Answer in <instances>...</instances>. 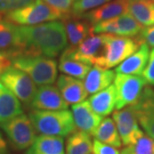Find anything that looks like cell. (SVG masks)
Wrapping results in <instances>:
<instances>
[{
	"instance_id": "37",
	"label": "cell",
	"mask_w": 154,
	"mask_h": 154,
	"mask_svg": "<svg viewBox=\"0 0 154 154\" xmlns=\"http://www.w3.org/2000/svg\"><path fill=\"white\" fill-rule=\"evenodd\" d=\"M152 1H154V0H152Z\"/></svg>"
},
{
	"instance_id": "22",
	"label": "cell",
	"mask_w": 154,
	"mask_h": 154,
	"mask_svg": "<svg viewBox=\"0 0 154 154\" xmlns=\"http://www.w3.org/2000/svg\"><path fill=\"white\" fill-rule=\"evenodd\" d=\"M128 13L145 27L154 25V1L129 0Z\"/></svg>"
},
{
	"instance_id": "33",
	"label": "cell",
	"mask_w": 154,
	"mask_h": 154,
	"mask_svg": "<svg viewBox=\"0 0 154 154\" xmlns=\"http://www.w3.org/2000/svg\"><path fill=\"white\" fill-rule=\"evenodd\" d=\"M137 38L142 43H146L148 46L154 47V25L143 28Z\"/></svg>"
},
{
	"instance_id": "28",
	"label": "cell",
	"mask_w": 154,
	"mask_h": 154,
	"mask_svg": "<svg viewBox=\"0 0 154 154\" xmlns=\"http://www.w3.org/2000/svg\"><path fill=\"white\" fill-rule=\"evenodd\" d=\"M111 0H75L72 7V16L80 17L82 14L94 10Z\"/></svg>"
},
{
	"instance_id": "32",
	"label": "cell",
	"mask_w": 154,
	"mask_h": 154,
	"mask_svg": "<svg viewBox=\"0 0 154 154\" xmlns=\"http://www.w3.org/2000/svg\"><path fill=\"white\" fill-rule=\"evenodd\" d=\"M94 154H120L118 148L111 146L105 143H102L97 140H94V147H93Z\"/></svg>"
},
{
	"instance_id": "21",
	"label": "cell",
	"mask_w": 154,
	"mask_h": 154,
	"mask_svg": "<svg viewBox=\"0 0 154 154\" xmlns=\"http://www.w3.org/2000/svg\"><path fill=\"white\" fill-rule=\"evenodd\" d=\"M26 154H66L63 137L39 134Z\"/></svg>"
},
{
	"instance_id": "23",
	"label": "cell",
	"mask_w": 154,
	"mask_h": 154,
	"mask_svg": "<svg viewBox=\"0 0 154 154\" xmlns=\"http://www.w3.org/2000/svg\"><path fill=\"white\" fill-rule=\"evenodd\" d=\"M94 140L92 135L81 130L68 136L65 144L66 154H93Z\"/></svg>"
},
{
	"instance_id": "12",
	"label": "cell",
	"mask_w": 154,
	"mask_h": 154,
	"mask_svg": "<svg viewBox=\"0 0 154 154\" xmlns=\"http://www.w3.org/2000/svg\"><path fill=\"white\" fill-rule=\"evenodd\" d=\"M29 107L32 110H68L69 104L63 99L57 87L45 85L39 86L36 90Z\"/></svg>"
},
{
	"instance_id": "29",
	"label": "cell",
	"mask_w": 154,
	"mask_h": 154,
	"mask_svg": "<svg viewBox=\"0 0 154 154\" xmlns=\"http://www.w3.org/2000/svg\"><path fill=\"white\" fill-rule=\"evenodd\" d=\"M53 9L60 17L61 20H64L72 15V7L75 0H43Z\"/></svg>"
},
{
	"instance_id": "15",
	"label": "cell",
	"mask_w": 154,
	"mask_h": 154,
	"mask_svg": "<svg viewBox=\"0 0 154 154\" xmlns=\"http://www.w3.org/2000/svg\"><path fill=\"white\" fill-rule=\"evenodd\" d=\"M56 82L57 88L69 105H75L87 99L88 94L81 80L63 74Z\"/></svg>"
},
{
	"instance_id": "34",
	"label": "cell",
	"mask_w": 154,
	"mask_h": 154,
	"mask_svg": "<svg viewBox=\"0 0 154 154\" xmlns=\"http://www.w3.org/2000/svg\"><path fill=\"white\" fill-rule=\"evenodd\" d=\"M0 154H11L8 144L0 130Z\"/></svg>"
},
{
	"instance_id": "19",
	"label": "cell",
	"mask_w": 154,
	"mask_h": 154,
	"mask_svg": "<svg viewBox=\"0 0 154 154\" xmlns=\"http://www.w3.org/2000/svg\"><path fill=\"white\" fill-rule=\"evenodd\" d=\"M88 103L92 109L102 117L107 116L113 112L116 108V95L114 85L100 91L97 94H93L89 99Z\"/></svg>"
},
{
	"instance_id": "9",
	"label": "cell",
	"mask_w": 154,
	"mask_h": 154,
	"mask_svg": "<svg viewBox=\"0 0 154 154\" xmlns=\"http://www.w3.org/2000/svg\"><path fill=\"white\" fill-rule=\"evenodd\" d=\"M105 49L103 34L92 33L77 46H67L62 55L88 64L96 66L102 57Z\"/></svg>"
},
{
	"instance_id": "7",
	"label": "cell",
	"mask_w": 154,
	"mask_h": 154,
	"mask_svg": "<svg viewBox=\"0 0 154 154\" xmlns=\"http://www.w3.org/2000/svg\"><path fill=\"white\" fill-rule=\"evenodd\" d=\"M146 86L145 79L140 75L116 74L114 79L116 95V109L121 110L135 105Z\"/></svg>"
},
{
	"instance_id": "13",
	"label": "cell",
	"mask_w": 154,
	"mask_h": 154,
	"mask_svg": "<svg viewBox=\"0 0 154 154\" xmlns=\"http://www.w3.org/2000/svg\"><path fill=\"white\" fill-rule=\"evenodd\" d=\"M71 109L75 127L79 130L88 133L90 135L94 134V131L104 119V117L98 115L92 109L88 100L73 105Z\"/></svg>"
},
{
	"instance_id": "27",
	"label": "cell",
	"mask_w": 154,
	"mask_h": 154,
	"mask_svg": "<svg viewBox=\"0 0 154 154\" xmlns=\"http://www.w3.org/2000/svg\"><path fill=\"white\" fill-rule=\"evenodd\" d=\"M58 68L63 75L74 77L79 80L85 79L92 67L84 63L61 55Z\"/></svg>"
},
{
	"instance_id": "36",
	"label": "cell",
	"mask_w": 154,
	"mask_h": 154,
	"mask_svg": "<svg viewBox=\"0 0 154 154\" xmlns=\"http://www.w3.org/2000/svg\"><path fill=\"white\" fill-rule=\"evenodd\" d=\"M120 154H134L132 152V150L130 148V146H127L126 147H124V148L122 150L121 152H120Z\"/></svg>"
},
{
	"instance_id": "11",
	"label": "cell",
	"mask_w": 154,
	"mask_h": 154,
	"mask_svg": "<svg viewBox=\"0 0 154 154\" xmlns=\"http://www.w3.org/2000/svg\"><path fill=\"white\" fill-rule=\"evenodd\" d=\"M146 134L154 140V89L147 85L135 105L130 106Z\"/></svg>"
},
{
	"instance_id": "18",
	"label": "cell",
	"mask_w": 154,
	"mask_h": 154,
	"mask_svg": "<svg viewBox=\"0 0 154 154\" xmlns=\"http://www.w3.org/2000/svg\"><path fill=\"white\" fill-rule=\"evenodd\" d=\"M115 71L99 66L91 68L84 79V86L88 94H94L110 87L115 79Z\"/></svg>"
},
{
	"instance_id": "35",
	"label": "cell",
	"mask_w": 154,
	"mask_h": 154,
	"mask_svg": "<svg viewBox=\"0 0 154 154\" xmlns=\"http://www.w3.org/2000/svg\"><path fill=\"white\" fill-rule=\"evenodd\" d=\"M10 11L9 0H0V14L5 15Z\"/></svg>"
},
{
	"instance_id": "3",
	"label": "cell",
	"mask_w": 154,
	"mask_h": 154,
	"mask_svg": "<svg viewBox=\"0 0 154 154\" xmlns=\"http://www.w3.org/2000/svg\"><path fill=\"white\" fill-rule=\"evenodd\" d=\"M13 66L26 73L35 85H52L57 79V63L54 58L42 56H19Z\"/></svg>"
},
{
	"instance_id": "17",
	"label": "cell",
	"mask_w": 154,
	"mask_h": 154,
	"mask_svg": "<svg viewBox=\"0 0 154 154\" xmlns=\"http://www.w3.org/2000/svg\"><path fill=\"white\" fill-rule=\"evenodd\" d=\"M69 46H77L93 33V26L80 17L70 16L63 20Z\"/></svg>"
},
{
	"instance_id": "14",
	"label": "cell",
	"mask_w": 154,
	"mask_h": 154,
	"mask_svg": "<svg viewBox=\"0 0 154 154\" xmlns=\"http://www.w3.org/2000/svg\"><path fill=\"white\" fill-rule=\"evenodd\" d=\"M128 2L129 0H111L94 10L84 13L80 17L94 26L98 22L113 19L127 13Z\"/></svg>"
},
{
	"instance_id": "30",
	"label": "cell",
	"mask_w": 154,
	"mask_h": 154,
	"mask_svg": "<svg viewBox=\"0 0 154 154\" xmlns=\"http://www.w3.org/2000/svg\"><path fill=\"white\" fill-rule=\"evenodd\" d=\"M129 146L134 154H154V140L145 134Z\"/></svg>"
},
{
	"instance_id": "6",
	"label": "cell",
	"mask_w": 154,
	"mask_h": 154,
	"mask_svg": "<svg viewBox=\"0 0 154 154\" xmlns=\"http://www.w3.org/2000/svg\"><path fill=\"white\" fill-rule=\"evenodd\" d=\"M11 146L18 151L29 148L37 137V132L28 116L21 114L0 124Z\"/></svg>"
},
{
	"instance_id": "16",
	"label": "cell",
	"mask_w": 154,
	"mask_h": 154,
	"mask_svg": "<svg viewBox=\"0 0 154 154\" xmlns=\"http://www.w3.org/2000/svg\"><path fill=\"white\" fill-rule=\"evenodd\" d=\"M149 55V46L146 43H142L135 52H134L132 55L127 57L125 60L116 66L115 73L129 75H142L147 64Z\"/></svg>"
},
{
	"instance_id": "4",
	"label": "cell",
	"mask_w": 154,
	"mask_h": 154,
	"mask_svg": "<svg viewBox=\"0 0 154 154\" xmlns=\"http://www.w3.org/2000/svg\"><path fill=\"white\" fill-rule=\"evenodd\" d=\"M105 49L102 57L96 66L109 69L114 68L135 52L142 42L137 38H129L112 34H103Z\"/></svg>"
},
{
	"instance_id": "25",
	"label": "cell",
	"mask_w": 154,
	"mask_h": 154,
	"mask_svg": "<svg viewBox=\"0 0 154 154\" xmlns=\"http://www.w3.org/2000/svg\"><path fill=\"white\" fill-rule=\"evenodd\" d=\"M18 44V26L0 14V51L17 48Z\"/></svg>"
},
{
	"instance_id": "31",
	"label": "cell",
	"mask_w": 154,
	"mask_h": 154,
	"mask_svg": "<svg viewBox=\"0 0 154 154\" xmlns=\"http://www.w3.org/2000/svg\"><path fill=\"white\" fill-rule=\"evenodd\" d=\"M142 77L149 86H154V48L150 51L147 64L142 73Z\"/></svg>"
},
{
	"instance_id": "26",
	"label": "cell",
	"mask_w": 154,
	"mask_h": 154,
	"mask_svg": "<svg viewBox=\"0 0 154 154\" xmlns=\"http://www.w3.org/2000/svg\"><path fill=\"white\" fill-rule=\"evenodd\" d=\"M113 20L115 22L117 36L135 38L140 35L144 28L143 26L128 12L113 18Z\"/></svg>"
},
{
	"instance_id": "20",
	"label": "cell",
	"mask_w": 154,
	"mask_h": 154,
	"mask_svg": "<svg viewBox=\"0 0 154 154\" xmlns=\"http://www.w3.org/2000/svg\"><path fill=\"white\" fill-rule=\"evenodd\" d=\"M22 113L21 101L0 82V124Z\"/></svg>"
},
{
	"instance_id": "2",
	"label": "cell",
	"mask_w": 154,
	"mask_h": 154,
	"mask_svg": "<svg viewBox=\"0 0 154 154\" xmlns=\"http://www.w3.org/2000/svg\"><path fill=\"white\" fill-rule=\"evenodd\" d=\"M28 117L36 132L42 135L66 137L76 130L72 112L69 110H31Z\"/></svg>"
},
{
	"instance_id": "1",
	"label": "cell",
	"mask_w": 154,
	"mask_h": 154,
	"mask_svg": "<svg viewBox=\"0 0 154 154\" xmlns=\"http://www.w3.org/2000/svg\"><path fill=\"white\" fill-rule=\"evenodd\" d=\"M19 44L22 56H42L55 58L68 46L63 22H48L34 26H18Z\"/></svg>"
},
{
	"instance_id": "10",
	"label": "cell",
	"mask_w": 154,
	"mask_h": 154,
	"mask_svg": "<svg viewBox=\"0 0 154 154\" xmlns=\"http://www.w3.org/2000/svg\"><path fill=\"white\" fill-rule=\"evenodd\" d=\"M112 119L119 133L122 143L126 146L134 144L145 134L130 106L114 111Z\"/></svg>"
},
{
	"instance_id": "8",
	"label": "cell",
	"mask_w": 154,
	"mask_h": 154,
	"mask_svg": "<svg viewBox=\"0 0 154 154\" xmlns=\"http://www.w3.org/2000/svg\"><path fill=\"white\" fill-rule=\"evenodd\" d=\"M0 82L21 103L26 106H30L37 88L33 80L26 73L11 66L0 74Z\"/></svg>"
},
{
	"instance_id": "24",
	"label": "cell",
	"mask_w": 154,
	"mask_h": 154,
	"mask_svg": "<svg viewBox=\"0 0 154 154\" xmlns=\"http://www.w3.org/2000/svg\"><path fill=\"white\" fill-rule=\"evenodd\" d=\"M93 136L100 142L114 146L116 148H120L122 145L115 122L110 117H105L102 120L94 131Z\"/></svg>"
},
{
	"instance_id": "5",
	"label": "cell",
	"mask_w": 154,
	"mask_h": 154,
	"mask_svg": "<svg viewBox=\"0 0 154 154\" xmlns=\"http://www.w3.org/2000/svg\"><path fill=\"white\" fill-rule=\"evenodd\" d=\"M4 17L17 26H34L60 19L57 13L43 0H34L28 5L6 13Z\"/></svg>"
}]
</instances>
